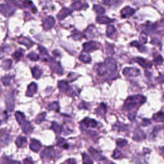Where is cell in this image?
<instances>
[{"label": "cell", "instance_id": "30", "mask_svg": "<svg viewBox=\"0 0 164 164\" xmlns=\"http://www.w3.org/2000/svg\"><path fill=\"white\" fill-rule=\"evenodd\" d=\"M106 112V106L104 103H101L98 108L96 109V112L97 114H99L100 116L104 115Z\"/></svg>", "mask_w": 164, "mask_h": 164}, {"label": "cell", "instance_id": "59", "mask_svg": "<svg viewBox=\"0 0 164 164\" xmlns=\"http://www.w3.org/2000/svg\"><path fill=\"white\" fill-rule=\"evenodd\" d=\"M2 53H3V50L1 48H0V56H1V54H2Z\"/></svg>", "mask_w": 164, "mask_h": 164}, {"label": "cell", "instance_id": "50", "mask_svg": "<svg viewBox=\"0 0 164 164\" xmlns=\"http://www.w3.org/2000/svg\"><path fill=\"white\" fill-rule=\"evenodd\" d=\"M23 5L25 7H30L32 5V2L30 1V0H27V1H24Z\"/></svg>", "mask_w": 164, "mask_h": 164}, {"label": "cell", "instance_id": "46", "mask_svg": "<svg viewBox=\"0 0 164 164\" xmlns=\"http://www.w3.org/2000/svg\"><path fill=\"white\" fill-rule=\"evenodd\" d=\"M140 44H144L147 42V37L144 33H143L140 37Z\"/></svg>", "mask_w": 164, "mask_h": 164}, {"label": "cell", "instance_id": "60", "mask_svg": "<svg viewBox=\"0 0 164 164\" xmlns=\"http://www.w3.org/2000/svg\"><path fill=\"white\" fill-rule=\"evenodd\" d=\"M162 151L164 152V147H163V148H162Z\"/></svg>", "mask_w": 164, "mask_h": 164}, {"label": "cell", "instance_id": "4", "mask_svg": "<svg viewBox=\"0 0 164 164\" xmlns=\"http://www.w3.org/2000/svg\"><path fill=\"white\" fill-rule=\"evenodd\" d=\"M83 51H84L85 53L91 52V51H93L95 50H97V49L99 48L97 43L94 41H91L89 42L84 43L83 45Z\"/></svg>", "mask_w": 164, "mask_h": 164}, {"label": "cell", "instance_id": "25", "mask_svg": "<svg viewBox=\"0 0 164 164\" xmlns=\"http://www.w3.org/2000/svg\"><path fill=\"white\" fill-rule=\"evenodd\" d=\"M96 21L99 22V24H108L113 21V20L108 18V17H104V16H99L97 17L96 19Z\"/></svg>", "mask_w": 164, "mask_h": 164}, {"label": "cell", "instance_id": "37", "mask_svg": "<svg viewBox=\"0 0 164 164\" xmlns=\"http://www.w3.org/2000/svg\"><path fill=\"white\" fill-rule=\"evenodd\" d=\"M83 164H93V162L90 157L86 153L83 154Z\"/></svg>", "mask_w": 164, "mask_h": 164}, {"label": "cell", "instance_id": "19", "mask_svg": "<svg viewBox=\"0 0 164 164\" xmlns=\"http://www.w3.org/2000/svg\"><path fill=\"white\" fill-rule=\"evenodd\" d=\"M82 123L86 127H90V128H95L97 126V122L94 119H88V118H86L83 120Z\"/></svg>", "mask_w": 164, "mask_h": 164}, {"label": "cell", "instance_id": "35", "mask_svg": "<svg viewBox=\"0 0 164 164\" xmlns=\"http://www.w3.org/2000/svg\"><path fill=\"white\" fill-rule=\"evenodd\" d=\"M163 58L162 56L160 55V54H155L154 56V62L156 64V65H161L163 63Z\"/></svg>", "mask_w": 164, "mask_h": 164}, {"label": "cell", "instance_id": "10", "mask_svg": "<svg viewBox=\"0 0 164 164\" xmlns=\"http://www.w3.org/2000/svg\"><path fill=\"white\" fill-rule=\"evenodd\" d=\"M37 85L36 83L33 82L31 83V84H30V85L28 87L26 95H27V96L31 97L37 93Z\"/></svg>", "mask_w": 164, "mask_h": 164}, {"label": "cell", "instance_id": "42", "mask_svg": "<svg viewBox=\"0 0 164 164\" xmlns=\"http://www.w3.org/2000/svg\"><path fill=\"white\" fill-rule=\"evenodd\" d=\"M1 82L5 86H8L10 85L11 82V77L10 76H5L1 78Z\"/></svg>", "mask_w": 164, "mask_h": 164}, {"label": "cell", "instance_id": "24", "mask_svg": "<svg viewBox=\"0 0 164 164\" xmlns=\"http://www.w3.org/2000/svg\"><path fill=\"white\" fill-rule=\"evenodd\" d=\"M79 59L80 60H81L82 62L85 63V64H88V63H90L91 62V58L90 55L85 52V53H83L80 54L79 56Z\"/></svg>", "mask_w": 164, "mask_h": 164}, {"label": "cell", "instance_id": "36", "mask_svg": "<svg viewBox=\"0 0 164 164\" xmlns=\"http://www.w3.org/2000/svg\"><path fill=\"white\" fill-rule=\"evenodd\" d=\"M46 116V114L45 112H43V113L40 114L39 115L37 116L35 119V122L37 124H40L42 122L43 120L45 119V117Z\"/></svg>", "mask_w": 164, "mask_h": 164}, {"label": "cell", "instance_id": "11", "mask_svg": "<svg viewBox=\"0 0 164 164\" xmlns=\"http://www.w3.org/2000/svg\"><path fill=\"white\" fill-rule=\"evenodd\" d=\"M135 62H137L140 65L142 66L143 68L146 69H149L152 67V64L151 62H149L148 60L144 59L142 58H136L135 59Z\"/></svg>", "mask_w": 164, "mask_h": 164}, {"label": "cell", "instance_id": "55", "mask_svg": "<svg viewBox=\"0 0 164 164\" xmlns=\"http://www.w3.org/2000/svg\"><path fill=\"white\" fill-rule=\"evenodd\" d=\"M135 113L131 114L130 115H129V118L130 120H133L135 118Z\"/></svg>", "mask_w": 164, "mask_h": 164}, {"label": "cell", "instance_id": "56", "mask_svg": "<svg viewBox=\"0 0 164 164\" xmlns=\"http://www.w3.org/2000/svg\"><path fill=\"white\" fill-rule=\"evenodd\" d=\"M110 2V0H103V3L105 5H108Z\"/></svg>", "mask_w": 164, "mask_h": 164}, {"label": "cell", "instance_id": "38", "mask_svg": "<svg viewBox=\"0 0 164 164\" xmlns=\"http://www.w3.org/2000/svg\"><path fill=\"white\" fill-rule=\"evenodd\" d=\"M94 10L96 11L97 14H103L105 12V9L104 8H103L100 5H96L94 6Z\"/></svg>", "mask_w": 164, "mask_h": 164}, {"label": "cell", "instance_id": "53", "mask_svg": "<svg viewBox=\"0 0 164 164\" xmlns=\"http://www.w3.org/2000/svg\"><path fill=\"white\" fill-rule=\"evenodd\" d=\"M142 126H148L149 125H150V121H149V120H147V119H144L143 120V122L142 123Z\"/></svg>", "mask_w": 164, "mask_h": 164}, {"label": "cell", "instance_id": "7", "mask_svg": "<svg viewBox=\"0 0 164 164\" xmlns=\"http://www.w3.org/2000/svg\"><path fill=\"white\" fill-rule=\"evenodd\" d=\"M50 64L51 66V69H52L54 72H55L57 74H61L63 73V69L61 66H60V64L58 62H56L53 60H50Z\"/></svg>", "mask_w": 164, "mask_h": 164}, {"label": "cell", "instance_id": "22", "mask_svg": "<svg viewBox=\"0 0 164 164\" xmlns=\"http://www.w3.org/2000/svg\"><path fill=\"white\" fill-rule=\"evenodd\" d=\"M31 73H32L33 77L35 78L37 80L39 79L42 75V71L38 67H36V66L31 69Z\"/></svg>", "mask_w": 164, "mask_h": 164}, {"label": "cell", "instance_id": "40", "mask_svg": "<svg viewBox=\"0 0 164 164\" xmlns=\"http://www.w3.org/2000/svg\"><path fill=\"white\" fill-rule=\"evenodd\" d=\"M48 108L50 110L58 111L59 110V105L58 102H54L53 103H51L50 105H49Z\"/></svg>", "mask_w": 164, "mask_h": 164}, {"label": "cell", "instance_id": "26", "mask_svg": "<svg viewBox=\"0 0 164 164\" xmlns=\"http://www.w3.org/2000/svg\"><path fill=\"white\" fill-rule=\"evenodd\" d=\"M15 116L16 117V120H18V122H19L20 125H21L26 120L25 116L23 113H22V112H17L15 114Z\"/></svg>", "mask_w": 164, "mask_h": 164}, {"label": "cell", "instance_id": "57", "mask_svg": "<svg viewBox=\"0 0 164 164\" xmlns=\"http://www.w3.org/2000/svg\"><path fill=\"white\" fill-rule=\"evenodd\" d=\"M11 164H21V163L18 162V161H13Z\"/></svg>", "mask_w": 164, "mask_h": 164}, {"label": "cell", "instance_id": "34", "mask_svg": "<svg viewBox=\"0 0 164 164\" xmlns=\"http://www.w3.org/2000/svg\"><path fill=\"white\" fill-rule=\"evenodd\" d=\"M116 28H114V26H112V25L108 26L107 28V30H106V35H107L108 37H110L114 35L115 32H116Z\"/></svg>", "mask_w": 164, "mask_h": 164}, {"label": "cell", "instance_id": "17", "mask_svg": "<svg viewBox=\"0 0 164 164\" xmlns=\"http://www.w3.org/2000/svg\"><path fill=\"white\" fill-rule=\"evenodd\" d=\"M146 137V135L140 129H137L135 131L133 135V139L137 141H140L143 140Z\"/></svg>", "mask_w": 164, "mask_h": 164}, {"label": "cell", "instance_id": "3", "mask_svg": "<svg viewBox=\"0 0 164 164\" xmlns=\"http://www.w3.org/2000/svg\"><path fill=\"white\" fill-rule=\"evenodd\" d=\"M105 65L107 67L108 71L111 73H114L117 71V64L115 60L112 58H108L105 60Z\"/></svg>", "mask_w": 164, "mask_h": 164}, {"label": "cell", "instance_id": "20", "mask_svg": "<svg viewBox=\"0 0 164 164\" xmlns=\"http://www.w3.org/2000/svg\"><path fill=\"white\" fill-rule=\"evenodd\" d=\"M16 144L18 148H23L27 144V139L24 137L20 136L16 140Z\"/></svg>", "mask_w": 164, "mask_h": 164}, {"label": "cell", "instance_id": "2", "mask_svg": "<svg viewBox=\"0 0 164 164\" xmlns=\"http://www.w3.org/2000/svg\"><path fill=\"white\" fill-rule=\"evenodd\" d=\"M15 8L10 5H0V13L6 17L10 16L15 12Z\"/></svg>", "mask_w": 164, "mask_h": 164}, {"label": "cell", "instance_id": "13", "mask_svg": "<svg viewBox=\"0 0 164 164\" xmlns=\"http://www.w3.org/2000/svg\"><path fill=\"white\" fill-rule=\"evenodd\" d=\"M71 13H72V10L69 9V8H63L62 9L60 10L59 14L57 15V18H58V19L60 20L64 19L67 16H69Z\"/></svg>", "mask_w": 164, "mask_h": 164}, {"label": "cell", "instance_id": "18", "mask_svg": "<svg viewBox=\"0 0 164 164\" xmlns=\"http://www.w3.org/2000/svg\"><path fill=\"white\" fill-rule=\"evenodd\" d=\"M18 42L20 44L26 46L28 48H30L33 45V42L30 39L23 37H20Z\"/></svg>", "mask_w": 164, "mask_h": 164}, {"label": "cell", "instance_id": "8", "mask_svg": "<svg viewBox=\"0 0 164 164\" xmlns=\"http://www.w3.org/2000/svg\"><path fill=\"white\" fill-rule=\"evenodd\" d=\"M135 10L134 9H133L132 8H130L129 7H125V8L121 10V16L122 18H128L129 17L133 16V14H135Z\"/></svg>", "mask_w": 164, "mask_h": 164}, {"label": "cell", "instance_id": "31", "mask_svg": "<svg viewBox=\"0 0 164 164\" xmlns=\"http://www.w3.org/2000/svg\"><path fill=\"white\" fill-rule=\"evenodd\" d=\"M52 129L55 131V133L57 134H60L62 131V126H60L56 122H53L52 125Z\"/></svg>", "mask_w": 164, "mask_h": 164}, {"label": "cell", "instance_id": "33", "mask_svg": "<svg viewBox=\"0 0 164 164\" xmlns=\"http://www.w3.org/2000/svg\"><path fill=\"white\" fill-rule=\"evenodd\" d=\"M12 60H10V59L5 60L2 63L3 67L6 70L9 69L11 67V66H12Z\"/></svg>", "mask_w": 164, "mask_h": 164}, {"label": "cell", "instance_id": "39", "mask_svg": "<svg viewBox=\"0 0 164 164\" xmlns=\"http://www.w3.org/2000/svg\"><path fill=\"white\" fill-rule=\"evenodd\" d=\"M28 57L32 61H38L39 60V56L35 52H31L28 54Z\"/></svg>", "mask_w": 164, "mask_h": 164}, {"label": "cell", "instance_id": "49", "mask_svg": "<svg viewBox=\"0 0 164 164\" xmlns=\"http://www.w3.org/2000/svg\"><path fill=\"white\" fill-rule=\"evenodd\" d=\"M39 50L40 52H41V53L42 54H44V55H48V51L44 48H43L42 46H40L39 48Z\"/></svg>", "mask_w": 164, "mask_h": 164}, {"label": "cell", "instance_id": "41", "mask_svg": "<svg viewBox=\"0 0 164 164\" xmlns=\"http://www.w3.org/2000/svg\"><path fill=\"white\" fill-rule=\"evenodd\" d=\"M131 46H134V47H137L138 48V49H139V50L140 51H141V52H144L146 50V48L144 47H143L142 45H141L140 44H139L137 41H134L133 42H131Z\"/></svg>", "mask_w": 164, "mask_h": 164}, {"label": "cell", "instance_id": "54", "mask_svg": "<svg viewBox=\"0 0 164 164\" xmlns=\"http://www.w3.org/2000/svg\"><path fill=\"white\" fill-rule=\"evenodd\" d=\"M157 81L160 83H163L164 82V76L161 75L157 78Z\"/></svg>", "mask_w": 164, "mask_h": 164}, {"label": "cell", "instance_id": "14", "mask_svg": "<svg viewBox=\"0 0 164 164\" xmlns=\"http://www.w3.org/2000/svg\"><path fill=\"white\" fill-rule=\"evenodd\" d=\"M7 108L9 111H13L14 109V97L12 94H10L6 99Z\"/></svg>", "mask_w": 164, "mask_h": 164}, {"label": "cell", "instance_id": "15", "mask_svg": "<svg viewBox=\"0 0 164 164\" xmlns=\"http://www.w3.org/2000/svg\"><path fill=\"white\" fill-rule=\"evenodd\" d=\"M58 87L60 91L62 92V93H67L69 90V85L68 83L65 81V80L60 81L58 83Z\"/></svg>", "mask_w": 164, "mask_h": 164}, {"label": "cell", "instance_id": "45", "mask_svg": "<svg viewBox=\"0 0 164 164\" xmlns=\"http://www.w3.org/2000/svg\"><path fill=\"white\" fill-rule=\"evenodd\" d=\"M57 145L60 146V147H62V148H65V149H67L68 148V146H69L68 144H67V143H66L65 140H64V139H60L59 141L58 144H57Z\"/></svg>", "mask_w": 164, "mask_h": 164}, {"label": "cell", "instance_id": "12", "mask_svg": "<svg viewBox=\"0 0 164 164\" xmlns=\"http://www.w3.org/2000/svg\"><path fill=\"white\" fill-rule=\"evenodd\" d=\"M53 156V150L52 148H48L45 149L41 152V157L43 159H51Z\"/></svg>", "mask_w": 164, "mask_h": 164}, {"label": "cell", "instance_id": "58", "mask_svg": "<svg viewBox=\"0 0 164 164\" xmlns=\"http://www.w3.org/2000/svg\"><path fill=\"white\" fill-rule=\"evenodd\" d=\"M160 24H161V26H162V27H164V19H162V21H161Z\"/></svg>", "mask_w": 164, "mask_h": 164}, {"label": "cell", "instance_id": "61", "mask_svg": "<svg viewBox=\"0 0 164 164\" xmlns=\"http://www.w3.org/2000/svg\"><path fill=\"white\" fill-rule=\"evenodd\" d=\"M0 92H1V87H0Z\"/></svg>", "mask_w": 164, "mask_h": 164}, {"label": "cell", "instance_id": "29", "mask_svg": "<svg viewBox=\"0 0 164 164\" xmlns=\"http://www.w3.org/2000/svg\"><path fill=\"white\" fill-rule=\"evenodd\" d=\"M94 27H88L87 30H85V36L87 38H93L94 37Z\"/></svg>", "mask_w": 164, "mask_h": 164}, {"label": "cell", "instance_id": "1", "mask_svg": "<svg viewBox=\"0 0 164 164\" xmlns=\"http://www.w3.org/2000/svg\"><path fill=\"white\" fill-rule=\"evenodd\" d=\"M146 100V97L141 96V95H137V96L129 97L126 100L124 108L126 111L132 110L136 108L138 105L142 104V103H144Z\"/></svg>", "mask_w": 164, "mask_h": 164}, {"label": "cell", "instance_id": "27", "mask_svg": "<svg viewBox=\"0 0 164 164\" xmlns=\"http://www.w3.org/2000/svg\"><path fill=\"white\" fill-rule=\"evenodd\" d=\"M152 119L157 122H162L164 119V113L162 112H158V113L154 115L153 117H152Z\"/></svg>", "mask_w": 164, "mask_h": 164}, {"label": "cell", "instance_id": "23", "mask_svg": "<svg viewBox=\"0 0 164 164\" xmlns=\"http://www.w3.org/2000/svg\"><path fill=\"white\" fill-rule=\"evenodd\" d=\"M97 72L99 75H105V74L108 73V70L105 64H101L97 67Z\"/></svg>", "mask_w": 164, "mask_h": 164}, {"label": "cell", "instance_id": "62", "mask_svg": "<svg viewBox=\"0 0 164 164\" xmlns=\"http://www.w3.org/2000/svg\"><path fill=\"white\" fill-rule=\"evenodd\" d=\"M0 125H1V120H0Z\"/></svg>", "mask_w": 164, "mask_h": 164}, {"label": "cell", "instance_id": "44", "mask_svg": "<svg viewBox=\"0 0 164 164\" xmlns=\"http://www.w3.org/2000/svg\"><path fill=\"white\" fill-rule=\"evenodd\" d=\"M116 143H117V146L120 147V148H123V147L126 144V143H127V141L125 139H119L117 140Z\"/></svg>", "mask_w": 164, "mask_h": 164}, {"label": "cell", "instance_id": "6", "mask_svg": "<svg viewBox=\"0 0 164 164\" xmlns=\"http://www.w3.org/2000/svg\"><path fill=\"white\" fill-rule=\"evenodd\" d=\"M124 75L128 76H136L140 74V71L137 69L131 68V67H126L122 71Z\"/></svg>", "mask_w": 164, "mask_h": 164}, {"label": "cell", "instance_id": "48", "mask_svg": "<svg viewBox=\"0 0 164 164\" xmlns=\"http://www.w3.org/2000/svg\"><path fill=\"white\" fill-rule=\"evenodd\" d=\"M10 162V159H8V158L6 157L0 158V164H9Z\"/></svg>", "mask_w": 164, "mask_h": 164}, {"label": "cell", "instance_id": "47", "mask_svg": "<svg viewBox=\"0 0 164 164\" xmlns=\"http://www.w3.org/2000/svg\"><path fill=\"white\" fill-rule=\"evenodd\" d=\"M121 154H122L121 152L118 150V149H116L114 152L113 155H112V157L117 159V158H119L121 157Z\"/></svg>", "mask_w": 164, "mask_h": 164}, {"label": "cell", "instance_id": "43", "mask_svg": "<svg viewBox=\"0 0 164 164\" xmlns=\"http://www.w3.org/2000/svg\"><path fill=\"white\" fill-rule=\"evenodd\" d=\"M72 37H73L74 40L81 39L82 37V34L78 31L74 30L73 33H72Z\"/></svg>", "mask_w": 164, "mask_h": 164}, {"label": "cell", "instance_id": "21", "mask_svg": "<svg viewBox=\"0 0 164 164\" xmlns=\"http://www.w3.org/2000/svg\"><path fill=\"white\" fill-rule=\"evenodd\" d=\"M89 151L91 152V153L92 154V156L93 157L94 159H96V160H104V157L101 156V154L99 153V152H98L95 149H93V148H91L89 149Z\"/></svg>", "mask_w": 164, "mask_h": 164}, {"label": "cell", "instance_id": "52", "mask_svg": "<svg viewBox=\"0 0 164 164\" xmlns=\"http://www.w3.org/2000/svg\"><path fill=\"white\" fill-rule=\"evenodd\" d=\"M76 160H74V159H69L67 161H66V162L63 163V164H76Z\"/></svg>", "mask_w": 164, "mask_h": 164}, {"label": "cell", "instance_id": "9", "mask_svg": "<svg viewBox=\"0 0 164 164\" xmlns=\"http://www.w3.org/2000/svg\"><path fill=\"white\" fill-rule=\"evenodd\" d=\"M30 148L31 151L34 152H38L41 148V144L39 140L35 139H31L30 140Z\"/></svg>", "mask_w": 164, "mask_h": 164}, {"label": "cell", "instance_id": "28", "mask_svg": "<svg viewBox=\"0 0 164 164\" xmlns=\"http://www.w3.org/2000/svg\"><path fill=\"white\" fill-rule=\"evenodd\" d=\"M84 7H85V4H83V3H82L81 1H79L73 3L71 5L72 8L75 10H82Z\"/></svg>", "mask_w": 164, "mask_h": 164}, {"label": "cell", "instance_id": "51", "mask_svg": "<svg viewBox=\"0 0 164 164\" xmlns=\"http://www.w3.org/2000/svg\"><path fill=\"white\" fill-rule=\"evenodd\" d=\"M23 162H24V164H33L32 160H31V158H30L24 160Z\"/></svg>", "mask_w": 164, "mask_h": 164}, {"label": "cell", "instance_id": "5", "mask_svg": "<svg viewBox=\"0 0 164 164\" xmlns=\"http://www.w3.org/2000/svg\"><path fill=\"white\" fill-rule=\"evenodd\" d=\"M54 22H55V20L51 16H48L46 18H45L42 21V25L43 27L45 30H48L51 29L52 28L54 24Z\"/></svg>", "mask_w": 164, "mask_h": 164}, {"label": "cell", "instance_id": "32", "mask_svg": "<svg viewBox=\"0 0 164 164\" xmlns=\"http://www.w3.org/2000/svg\"><path fill=\"white\" fill-rule=\"evenodd\" d=\"M22 56H23V51L22 50H19L18 51H16L15 53L12 54V56L14 57V59L17 60H19L21 59Z\"/></svg>", "mask_w": 164, "mask_h": 164}, {"label": "cell", "instance_id": "16", "mask_svg": "<svg viewBox=\"0 0 164 164\" xmlns=\"http://www.w3.org/2000/svg\"><path fill=\"white\" fill-rule=\"evenodd\" d=\"M21 126H22V131H23L24 133L29 134L31 133V131H32L33 128H32V126H31L30 122L25 120V121L22 124Z\"/></svg>", "mask_w": 164, "mask_h": 164}]
</instances>
